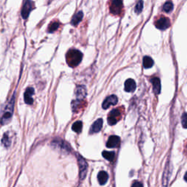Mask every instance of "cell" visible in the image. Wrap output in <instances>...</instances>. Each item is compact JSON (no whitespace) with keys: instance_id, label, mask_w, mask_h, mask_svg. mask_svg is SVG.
Returning <instances> with one entry per match:
<instances>
[{"instance_id":"6da1fadb","label":"cell","mask_w":187,"mask_h":187,"mask_svg":"<svg viewBox=\"0 0 187 187\" xmlns=\"http://www.w3.org/2000/svg\"><path fill=\"white\" fill-rule=\"evenodd\" d=\"M14 104H15V94H13V96L12 97L11 100L8 102L7 104L6 105L5 110L3 111L1 119H0V123H1V124H9L10 121H11L12 116H13V114Z\"/></svg>"},{"instance_id":"7a4b0ae2","label":"cell","mask_w":187,"mask_h":187,"mask_svg":"<svg viewBox=\"0 0 187 187\" xmlns=\"http://www.w3.org/2000/svg\"><path fill=\"white\" fill-rule=\"evenodd\" d=\"M83 58V54L78 50L72 49L70 50L66 55L67 62L69 66L75 67L80 64Z\"/></svg>"},{"instance_id":"3957f363","label":"cell","mask_w":187,"mask_h":187,"mask_svg":"<svg viewBox=\"0 0 187 187\" xmlns=\"http://www.w3.org/2000/svg\"><path fill=\"white\" fill-rule=\"evenodd\" d=\"M77 156H78L79 168H80V179L82 180L84 179L86 176L87 170H88V164H87L86 160H85L82 156L78 155V154L77 155Z\"/></svg>"},{"instance_id":"277c9868","label":"cell","mask_w":187,"mask_h":187,"mask_svg":"<svg viewBox=\"0 0 187 187\" xmlns=\"http://www.w3.org/2000/svg\"><path fill=\"white\" fill-rule=\"evenodd\" d=\"M121 119V112L119 109L112 110L107 117V122L110 125H114L118 122L119 120Z\"/></svg>"},{"instance_id":"5b68a950","label":"cell","mask_w":187,"mask_h":187,"mask_svg":"<svg viewBox=\"0 0 187 187\" xmlns=\"http://www.w3.org/2000/svg\"><path fill=\"white\" fill-rule=\"evenodd\" d=\"M33 7L34 3L31 0H26L25 2H24L21 11V16L24 19H26V18L29 17V13L33 10Z\"/></svg>"},{"instance_id":"8992f818","label":"cell","mask_w":187,"mask_h":187,"mask_svg":"<svg viewBox=\"0 0 187 187\" xmlns=\"http://www.w3.org/2000/svg\"><path fill=\"white\" fill-rule=\"evenodd\" d=\"M123 7L122 0H113L111 6V12L113 15H119L121 13Z\"/></svg>"},{"instance_id":"52a82bcc","label":"cell","mask_w":187,"mask_h":187,"mask_svg":"<svg viewBox=\"0 0 187 187\" xmlns=\"http://www.w3.org/2000/svg\"><path fill=\"white\" fill-rule=\"evenodd\" d=\"M155 25H156V27L157 28V29H161V30H164L170 27V21L169 18H167L166 17H161L159 19H158L157 21H156Z\"/></svg>"},{"instance_id":"ba28073f","label":"cell","mask_w":187,"mask_h":187,"mask_svg":"<svg viewBox=\"0 0 187 187\" xmlns=\"http://www.w3.org/2000/svg\"><path fill=\"white\" fill-rule=\"evenodd\" d=\"M120 143H121V140H120V137L119 136L116 135H112L108 138V140H107V143H106V146L107 148H117L120 146Z\"/></svg>"},{"instance_id":"9c48e42d","label":"cell","mask_w":187,"mask_h":187,"mask_svg":"<svg viewBox=\"0 0 187 187\" xmlns=\"http://www.w3.org/2000/svg\"><path fill=\"white\" fill-rule=\"evenodd\" d=\"M118 102V98L115 95H111L107 97L102 103V107L104 109H107L111 105H115Z\"/></svg>"},{"instance_id":"30bf717a","label":"cell","mask_w":187,"mask_h":187,"mask_svg":"<svg viewBox=\"0 0 187 187\" xmlns=\"http://www.w3.org/2000/svg\"><path fill=\"white\" fill-rule=\"evenodd\" d=\"M34 94V89L32 87H29L26 89L24 93V101L26 104L32 105L33 103V95Z\"/></svg>"},{"instance_id":"8fae6325","label":"cell","mask_w":187,"mask_h":187,"mask_svg":"<svg viewBox=\"0 0 187 187\" xmlns=\"http://www.w3.org/2000/svg\"><path fill=\"white\" fill-rule=\"evenodd\" d=\"M102 125H103V120L102 119H97L96 121H94V123L92 126L91 127L89 133L94 134V133H99V132L102 129Z\"/></svg>"},{"instance_id":"7c38bea8","label":"cell","mask_w":187,"mask_h":187,"mask_svg":"<svg viewBox=\"0 0 187 187\" xmlns=\"http://www.w3.org/2000/svg\"><path fill=\"white\" fill-rule=\"evenodd\" d=\"M76 95L77 97L76 100L82 101L86 96V87L83 86H79L77 87L76 90Z\"/></svg>"},{"instance_id":"4fadbf2b","label":"cell","mask_w":187,"mask_h":187,"mask_svg":"<svg viewBox=\"0 0 187 187\" xmlns=\"http://www.w3.org/2000/svg\"><path fill=\"white\" fill-rule=\"evenodd\" d=\"M136 89V83L133 79H128L124 83V90L127 92H133Z\"/></svg>"},{"instance_id":"5bb4252c","label":"cell","mask_w":187,"mask_h":187,"mask_svg":"<svg viewBox=\"0 0 187 187\" xmlns=\"http://www.w3.org/2000/svg\"><path fill=\"white\" fill-rule=\"evenodd\" d=\"M151 83L153 85L154 91L156 94H159L161 91V83H160L159 78H154L151 79Z\"/></svg>"},{"instance_id":"9a60e30c","label":"cell","mask_w":187,"mask_h":187,"mask_svg":"<svg viewBox=\"0 0 187 187\" xmlns=\"http://www.w3.org/2000/svg\"><path fill=\"white\" fill-rule=\"evenodd\" d=\"M99 184L100 185H105L108 180V174L105 171H100L97 176Z\"/></svg>"},{"instance_id":"2e32d148","label":"cell","mask_w":187,"mask_h":187,"mask_svg":"<svg viewBox=\"0 0 187 187\" xmlns=\"http://www.w3.org/2000/svg\"><path fill=\"white\" fill-rule=\"evenodd\" d=\"M83 17V13L82 11H79L78 13H77L76 15L73 16L71 21V24L72 26H77L80 22L82 21Z\"/></svg>"},{"instance_id":"e0dca14e","label":"cell","mask_w":187,"mask_h":187,"mask_svg":"<svg viewBox=\"0 0 187 187\" xmlns=\"http://www.w3.org/2000/svg\"><path fill=\"white\" fill-rule=\"evenodd\" d=\"M102 156L105 159L108 160L110 162H113L115 159V152L113 151H105L102 152Z\"/></svg>"},{"instance_id":"ac0fdd59","label":"cell","mask_w":187,"mask_h":187,"mask_svg":"<svg viewBox=\"0 0 187 187\" xmlns=\"http://www.w3.org/2000/svg\"><path fill=\"white\" fill-rule=\"evenodd\" d=\"M154 65V61L149 56H145L143 58V66L144 67L148 69L151 68Z\"/></svg>"},{"instance_id":"d6986e66","label":"cell","mask_w":187,"mask_h":187,"mask_svg":"<svg viewBox=\"0 0 187 187\" xmlns=\"http://www.w3.org/2000/svg\"><path fill=\"white\" fill-rule=\"evenodd\" d=\"M2 143L4 146L6 148H8L11 145V138H10L9 135H8V133L4 134L2 139Z\"/></svg>"},{"instance_id":"ffe728a7","label":"cell","mask_w":187,"mask_h":187,"mask_svg":"<svg viewBox=\"0 0 187 187\" xmlns=\"http://www.w3.org/2000/svg\"><path fill=\"white\" fill-rule=\"evenodd\" d=\"M83 128V124L81 121H78L76 122H75L72 126V129L74 132H76L77 133H80L82 131Z\"/></svg>"},{"instance_id":"44dd1931","label":"cell","mask_w":187,"mask_h":187,"mask_svg":"<svg viewBox=\"0 0 187 187\" xmlns=\"http://www.w3.org/2000/svg\"><path fill=\"white\" fill-rule=\"evenodd\" d=\"M173 9V4L171 2H167L163 6V10L164 11H165L166 13H170L171 12Z\"/></svg>"},{"instance_id":"7402d4cb","label":"cell","mask_w":187,"mask_h":187,"mask_svg":"<svg viewBox=\"0 0 187 187\" xmlns=\"http://www.w3.org/2000/svg\"><path fill=\"white\" fill-rule=\"evenodd\" d=\"M59 26V22H54V23H51L49 25L48 31L49 33H52V32H54L56 30L58 29Z\"/></svg>"},{"instance_id":"603a6c76","label":"cell","mask_w":187,"mask_h":187,"mask_svg":"<svg viewBox=\"0 0 187 187\" xmlns=\"http://www.w3.org/2000/svg\"><path fill=\"white\" fill-rule=\"evenodd\" d=\"M143 9V1H142V0H140V1L137 2V5L135 6V11L136 13L139 14L142 12Z\"/></svg>"},{"instance_id":"cb8c5ba5","label":"cell","mask_w":187,"mask_h":187,"mask_svg":"<svg viewBox=\"0 0 187 187\" xmlns=\"http://www.w3.org/2000/svg\"><path fill=\"white\" fill-rule=\"evenodd\" d=\"M181 123L183 127L187 129V113H184L181 117Z\"/></svg>"},{"instance_id":"d4e9b609","label":"cell","mask_w":187,"mask_h":187,"mask_svg":"<svg viewBox=\"0 0 187 187\" xmlns=\"http://www.w3.org/2000/svg\"><path fill=\"white\" fill-rule=\"evenodd\" d=\"M133 186H143V184H140V183H139V182H135V183H134V184H133Z\"/></svg>"},{"instance_id":"484cf974","label":"cell","mask_w":187,"mask_h":187,"mask_svg":"<svg viewBox=\"0 0 187 187\" xmlns=\"http://www.w3.org/2000/svg\"><path fill=\"white\" fill-rule=\"evenodd\" d=\"M184 180L187 182V172L186 174H185V176H184Z\"/></svg>"}]
</instances>
